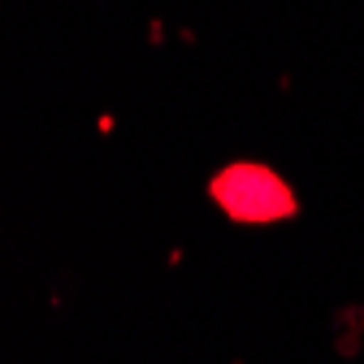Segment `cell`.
Returning a JSON list of instances; mask_svg holds the SVG:
<instances>
[{"label": "cell", "mask_w": 364, "mask_h": 364, "mask_svg": "<svg viewBox=\"0 0 364 364\" xmlns=\"http://www.w3.org/2000/svg\"><path fill=\"white\" fill-rule=\"evenodd\" d=\"M213 200L235 221H282L295 213L291 187L264 165H230L213 178Z\"/></svg>", "instance_id": "1"}]
</instances>
